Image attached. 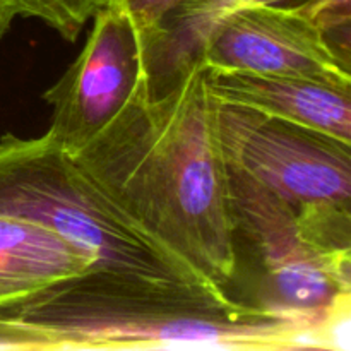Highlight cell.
Returning <instances> with one entry per match:
<instances>
[{
	"label": "cell",
	"mask_w": 351,
	"mask_h": 351,
	"mask_svg": "<svg viewBox=\"0 0 351 351\" xmlns=\"http://www.w3.org/2000/svg\"><path fill=\"white\" fill-rule=\"evenodd\" d=\"M74 156L168 252L228 295L235 276L228 167L199 58L156 84L144 79Z\"/></svg>",
	"instance_id": "obj_1"
},
{
	"label": "cell",
	"mask_w": 351,
	"mask_h": 351,
	"mask_svg": "<svg viewBox=\"0 0 351 351\" xmlns=\"http://www.w3.org/2000/svg\"><path fill=\"white\" fill-rule=\"evenodd\" d=\"M0 314L38 328L58 350L326 348L295 319L199 287H167L95 269Z\"/></svg>",
	"instance_id": "obj_2"
},
{
	"label": "cell",
	"mask_w": 351,
	"mask_h": 351,
	"mask_svg": "<svg viewBox=\"0 0 351 351\" xmlns=\"http://www.w3.org/2000/svg\"><path fill=\"white\" fill-rule=\"evenodd\" d=\"M0 213L27 216L64 233L96 261V269L221 293L168 252L47 132L0 137Z\"/></svg>",
	"instance_id": "obj_3"
},
{
	"label": "cell",
	"mask_w": 351,
	"mask_h": 351,
	"mask_svg": "<svg viewBox=\"0 0 351 351\" xmlns=\"http://www.w3.org/2000/svg\"><path fill=\"white\" fill-rule=\"evenodd\" d=\"M228 167V165H226ZM235 276L228 297L295 319L322 335L326 350L350 348L351 252L312 242L291 206L228 167Z\"/></svg>",
	"instance_id": "obj_4"
},
{
	"label": "cell",
	"mask_w": 351,
	"mask_h": 351,
	"mask_svg": "<svg viewBox=\"0 0 351 351\" xmlns=\"http://www.w3.org/2000/svg\"><path fill=\"white\" fill-rule=\"evenodd\" d=\"M216 134L226 165L291 206L300 218L351 213V144L219 101Z\"/></svg>",
	"instance_id": "obj_5"
},
{
	"label": "cell",
	"mask_w": 351,
	"mask_h": 351,
	"mask_svg": "<svg viewBox=\"0 0 351 351\" xmlns=\"http://www.w3.org/2000/svg\"><path fill=\"white\" fill-rule=\"evenodd\" d=\"M147 77L143 33L115 3L95 14L93 29L71 67L43 99L51 108L47 134L71 154L81 151Z\"/></svg>",
	"instance_id": "obj_6"
},
{
	"label": "cell",
	"mask_w": 351,
	"mask_h": 351,
	"mask_svg": "<svg viewBox=\"0 0 351 351\" xmlns=\"http://www.w3.org/2000/svg\"><path fill=\"white\" fill-rule=\"evenodd\" d=\"M211 71L302 75L351 86L350 62L297 7L256 5L219 21L197 55Z\"/></svg>",
	"instance_id": "obj_7"
},
{
	"label": "cell",
	"mask_w": 351,
	"mask_h": 351,
	"mask_svg": "<svg viewBox=\"0 0 351 351\" xmlns=\"http://www.w3.org/2000/svg\"><path fill=\"white\" fill-rule=\"evenodd\" d=\"M213 98L351 144V86L302 75L206 69Z\"/></svg>",
	"instance_id": "obj_8"
},
{
	"label": "cell",
	"mask_w": 351,
	"mask_h": 351,
	"mask_svg": "<svg viewBox=\"0 0 351 351\" xmlns=\"http://www.w3.org/2000/svg\"><path fill=\"white\" fill-rule=\"evenodd\" d=\"M96 269L81 245L38 219L0 213V312Z\"/></svg>",
	"instance_id": "obj_9"
},
{
	"label": "cell",
	"mask_w": 351,
	"mask_h": 351,
	"mask_svg": "<svg viewBox=\"0 0 351 351\" xmlns=\"http://www.w3.org/2000/svg\"><path fill=\"white\" fill-rule=\"evenodd\" d=\"M305 0H182L143 34L149 84L165 81L195 60L213 27L237 10L256 5L297 7Z\"/></svg>",
	"instance_id": "obj_10"
},
{
	"label": "cell",
	"mask_w": 351,
	"mask_h": 351,
	"mask_svg": "<svg viewBox=\"0 0 351 351\" xmlns=\"http://www.w3.org/2000/svg\"><path fill=\"white\" fill-rule=\"evenodd\" d=\"M17 17H34L57 31L64 40L75 41L106 0H10Z\"/></svg>",
	"instance_id": "obj_11"
},
{
	"label": "cell",
	"mask_w": 351,
	"mask_h": 351,
	"mask_svg": "<svg viewBox=\"0 0 351 351\" xmlns=\"http://www.w3.org/2000/svg\"><path fill=\"white\" fill-rule=\"evenodd\" d=\"M345 60L350 62L351 0H305L297 5Z\"/></svg>",
	"instance_id": "obj_12"
},
{
	"label": "cell",
	"mask_w": 351,
	"mask_h": 351,
	"mask_svg": "<svg viewBox=\"0 0 351 351\" xmlns=\"http://www.w3.org/2000/svg\"><path fill=\"white\" fill-rule=\"evenodd\" d=\"M0 350L51 351L50 339L43 331L12 315L0 314Z\"/></svg>",
	"instance_id": "obj_13"
},
{
	"label": "cell",
	"mask_w": 351,
	"mask_h": 351,
	"mask_svg": "<svg viewBox=\"0 0 351 351\" xmlns=\"http://www.w3.org/2000/svg\"><path fill=\"white\" fill-rule=\"evenodd\" d=\"M106 2L115 3L125 10L144 34L153 29L182 0H106Z\"/></svg>",
	"instance_id": "obj_14"
},
{
	"label": "cell",
	"mask_w": 351,
	"mask_h": 351,
	"mask_svg": "<svg viewBox=\"0 0 351 351\" xmlns=\"http://www.w3.org/2000/svg\"><path fill=\"white\" fill-rule=\"evenodd\" d=\"M16 12L10 0H0V38L9 31L12 26V21L16 19Z\"/></svg>",
	"instance_id": "obj_15"
}]
</instances>
